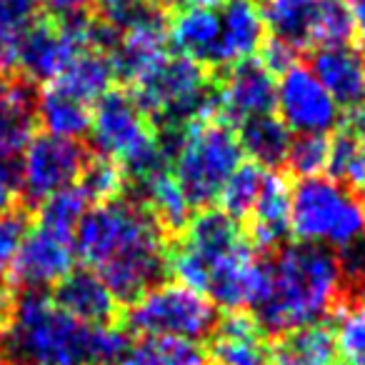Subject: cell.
Returning a JSON list of instances; mask_svg holds the SVG:
<instances>
[{"label":"cell","instance_id":"cell-1","mask_svg":"<svg viewBox=\"0 0 365 365\" xmlns=\"http://www.w3.org/2000/svg\"><path fill=\"white\" fill-rule=\"evenodd\" d=\"M365 298L343 255L323 245H283L268 258V285L250 310L263 335L333 318L345 303Z\"/></svg>","mask_w":365,"mask_h":365},{"label":"cell","instance_id":"cell-2","mask_svg":"<svg viewBox=\"0 0 365 365\" xmlns=\"http://www.w3.org/2000/svg\"><path fill=\"white\" fill-rule=\"evenodd\" d=\"M168 168L190 208H210L235 168L243 163L238 133L218 113H205L180 128L160 130Z\"/></svg>","mask_w":365,"mask_h":365},{"label":"cell","instance_id":"cell-3","mask_svg":"<svg viewBox=\"0 0 365 365\" xmlns=\"http://www.w3.org/2000/svg\"><path fill=\"white\" fill-rule=\"evenodd\" d=\"M3 365H93V325L63 313L46 290H23L0 338Z\"/></svg>","mask_w":365,"mask_h":365},{"label":"cell","instance_id":"cell-4","mask_svg":"<svg viewBox=\"0 0 365 365\" xmlns=\"http://www.w3.org/2000/svg\"><path fill=\"white\" fill-rule=\"evenodd\" d=\"M290 235L298 243L350 253L365 243V203L333 178H303L290 190Z\"/></svg>","mask_w":365,"mask_h":365},{"label":"cell","instance_id":"cell-5","mask_svg":"<svg viewBox=\"0 0 365 365\" xmlns=\"http://www.w3.org/2000/svg\"><path fill=\"white\" fill-rule=\"evenodd\" d=\"M91 140L96 153L113 158L128 173V182L168 168L160 130L145 115L128 88H110L93 108Z\"/></svg>","mask_w":365,"mask_h":365},{"label":"cell","instance_id":"cell-6","mask_svg":"<svg viewBox=\"0 0 365 365\" xmlns=\"http://www.w3.org/2000/svg\"><path fill=\"white\" fill-rule=\"evenodd\" d=\"M215 76L218 73L210 68L170 53L128 91L145 110V115L155 123L158 130H165L185 125L205 113H218Z\"/></svg>","mask_w":365,"mask_h":365},{"label":"cell","instance_id":"cell-7","mask_svg":"<svg viewBox=\"0 0 365 365\" xmlns=\"http://www.w3.org/2000/svg\"><path fill=\"white\" fill-rule=\"evenodd\" d=\"M168 243L170 240L150 210L128 193L108 203L93 205L73 233L76 258H81L91 270L103 268L133 250Z\"/></svg>","mask_w":365,"mask_h":365},{"label":"cell","instance_id":"cell-8","mask_svg":"<svg viewBox=\"0 0 365 365\" xmlns=\"http://www.w3.org/2000/svg\"><path fill=\"white\" fill-rule=\"evenodd\" d=\"M218 308L203 293L182 283H160L120 310V325L128 335L140 338L200 340L215 333Z\"/></svg>","mask_w":365,"mask_h":365},{"label":"cell","instance_id":"cell-9","mask_svg":"<svg viewBox=\"0 0 365 365\" xmlns=\"http://www.w3.org/2000/svg\"><path fill=\"white\" fill-rule=\"evenodd\" d=\"M91 155L93 148L73 138L51 133L33 135L21 160V205L33 213L48 195L76 185Z\"/></svg>","mask_w":365,"mask_h":365},{"label":"cell","instance_id":"cell-10","mask_svg":"<svg viewBox=\"0 0 365 365\" xmlns=\"http://www.w3.org/2000/svg\"><path fill=\"white\" fill-rule=\"evenodd\" d=\"M275 108L288 130L298 135H325L340 125V106L303 63H295L280 76Z\"/></svg>","mask_w":365,"mask_h":365},{"label":"cell","instance_id":"cell-11","mask_svg":"<svg viewBox=\"0 0 365 365\" xmlns=\"http://www.w3.org/2000/svg\"><path fill=\"white\" fill-rule=\"evenodd\" d=\"M76 265V245L73 235L33 225L23 238L21 250L11 268L13 288L21 290H46L56 288Z\"/></svg>","mask_w":365,"mask_h":365},{"label":"cell","instance_id":"cell-12","mask_svg":"<svg viewBox=\"0 0 365 365\" xmlns=\"http://www.w3.org/2000/svg\"><path fill=\"white\" fill-rule=\"evenodd\" d=\"M215 96H218V115L233 128L250 118L268 115L275 110V76L258 58H248L243 63L225 68L215 76Z\"/></svg>","mask_w":365,"mask_h":365},{"label":"cell","instance_id":"cell-13","mask_svg":"<svg viewBox=\"0 0 365 365\" xmlns=\"http://www.w3.org/2000/svg\"><path fill=\"white\" fill-rule=\"evenodd\" d=\"M38 88L16 76L13 88L0 101V180L18 190L23 150L36 135Z\"/></svg>","mask_w":365,"mask_h":365},{"label":"cell","instance_id":"cell-14","mask_svg":"<svg viewBox=\"0 0 365 365\" xmlns=\"http://www.w3.org/2000/svg\"><path fill=\"white\" fill-rule=\"evenodd\" d=\"M290 185L288 175L270 173L265 175L263 190L255 200L253 210L245 220V240L258 255L270 258L285 245L290 235Z\"/></svg>","mask_w":365,"mask_h":365},{"label":"cell","instance_id":"cell-15","mask_svg":"<svg viewBox=\"0 0 365 365\" xmlns=\"http://www.w3.org/2000/svg\"><path fill=\"white\" fill-rule=\"evenodd\" d=\"M53 303L83 325L120 323V303L91 268H73L53 290Z\"/></svg>","mask_w":365,"mask_h":365},{"label":"cell","instance_id":"cell-16","mask_svg":"<svg viewBox=\"0 0 365 365\" xmlns=\"http://www.w3.org/2000/svg\"><path fill=\"white\" fill-rule=\"evenodd\" d=\"M220 43L213 71L253 58L265 43V16L258 0H220Z\"/></svg>","mask_w":365,"mask_h":365},{"label":"cell","instance_id":"cell-17","mask_svg":"<svg viewBox=\"0 0 365 365\" xmlns=\"http://www.w3.org/2000/svg\"><path fill=\"white\" fill-rule=\"evenodd\" d=\"M220 28H223L220 3L182 8V11L173 13L168 21V43H173L178 56L190 58V61L213 71L220 43Z\"/></svg>","mask_w":365,"mask_h":365},{"label":"cell","instance_id":"cell-18","mask_svg":"<svg viewBox=\"0 0 365 365\" xmlns=\"http://www.w3.org/2000/svg\"><path fill=\"white\" fill-rule=\"evenodd\" d=\"M308 71L318 78V83L340 108H355L363 103V58L353 46L313 48L308 53Z\"/></svg>","mask_w":365,"mask_h":365},{"label":"cell","instance_id":"cell-19","mask_svg":"<svg viewBox=\"0 0 365 365\" xmlns=\"http://www.w3.org/2000/svg\"><path fill=\"white\" fill-rule=\"evenodd\" d=\"M128 195L140 200L150 210V215L158 220L168 240H175L185 230L188 220L193 218V208H190L178 180L173 178L170 168H160L140 180L128 182Z\"/></svg>","mask_w":365,"mask_h":365},{"label":"cell","instance_id":"cell-20","mask_svg":"<svg viewBox=\"0 0 365 365\" xmlns=\"http://www.w3.org/2000/svg\"><path fill=\"white\" fill-rule=\"evenodd\" d=\"M210 365H270L268 343L250 313H228L210 335Z\"/></svg>","mask_w":365,"mask_h":365},{"label":"cell","instance_id":"cell-21","mask_svg":"<svg viewBox=\"0 0 365 365\" xmlns=\"http://www.w3.org/2000/svg\"><path fill=\"white\" fill-rule=\"evenodd\" d=\"M335 355H338L335 328L323 320L290 328L273 335L268 343L270 365H333Z\"/></svg>","mask_w":365,"mask_h":365},{"label":"cell","instance_id":"cell-22","mask_svg":"<svg viewBox=\"0 0 365 365\" xmlns=\"http://www.w3.org/2000/svg\"><path fill=\"white\" fill-rule=\"evenodd\" d=\"M93 108L78 98L68 96L56 86H43L36 93V123L51 135L78 140L91 130Z\"/></svg>","mask_w":365,"mask_h":365},{"label":"cell","instance_id":"cell-23","mask_svg":"<svg viewBox=\"0 0 365 365\" xmlns=\"http://www.w3.org/2000/svg\"><path fill=\"white\" fill-rule=\"evenodd\" d=\"M115 68L108 53L101 51H83L81 56H76L71 61V66L51 83V86L66 91L68 96L78 98V101L98 103L115 83Z\"/></svg>","mask_w":365,"mask_h":365},{"label":"cell","instance_id":"cell-24","mask_svg":"<svg viewBox=\"0 0 365 365\" xmlns=\"http://www.w3.org/2000/svg\"><path fill=\"white\" fill-rule=\"evenodd\" d=\"M235 133H238L243 153H248L250 160L258 163L265 170H268V168L283 165L290 143H293L288 125H285L275 113L250 118V120L240 123V125L235 128Z\"/></svg>","mask_w":365,"mask_h":365},{"label":"cell","instance_id":"cell-25","mask_svg":"<svg viewBox=\"0 0 365 365\" xmlns=\"http://www.w3.org/2000/svg\"><path fill=\"white\" fill-rule=\"evenodd\" d=\"M118 365H210L208 348L182 338H138Z\"/></svg>","mask_w":365,"mask_h":365},{"label":"cell","instance_id":"cell-26","mask_svg":"<svg viewBox=\"0 0 365 365\" xmlns=\"http://www.w3.org/2000/svg\"><path fill=\"white\" fill-rule=\"evenodd\" d=\"M355 36L353 18L345 0H320L305 31V48L350 46Z\"/></svg>","mask_w":365,"mask_h":365},{"label":"cell","instance_id":"cell-27","mask_svg":"<svg viewBox=\"0 0 365 365\" xmlns=\"http://www.w3.org/2000/svg\"><path fill=\"white\" fill-rule=\"evenodd\" d=\"M76 185L88 195L91 205L93 203L101 205L128 193V173H125V168L113 160V158H106L93 150V155L88 158L86 168H83Z\"/></svg>","mask_w":365,"mask_h":365},{"label":"cell","instance_id":"cell-28","mask_svg":"<svg viewBox=\"0 0 365 365\" xmlns=\"http://www.w3.org/2000/svg\"><path fill=\"white\" fill-rule=\"evenodd\" d=\"M265 175H268V170L260 168L258 163H253V160L240 163L218 195L220 210L228 213L233 220L248 218L255 200H258L260 190H263Z\"/></svg>","mask_w":365,"mask_h":365},{"label":"cell","instance_id":"cell-29","mask_svg":"<svg viewBox=\"0 0 365 365\" xmlns=\"http://www.w3.org/2000/svg\"><path fill=\"white\" fill-rule=\"evenodd\" d=\"M91 200L83 193L78 185L63 188L58 193L48 195L33 213H36V223L43 228L58 230L63 235H73L78 228V223L83 220V215L91 210Z\"/></svg>","mask_w":365,"mask_h":365},{"label":"cell","instance_id":"cell-30","mask_svg":"<svg viewBox=\"0 0 365 365\" xmlns=\"http://www.w3.org/2000/svg\"><path fill=\"white\" fill-rule=\"evenodd\" d=\"M36 13V3L31 0H0V73L13 76L21 38Z\"/></svg>","mask_w":365,"mask_h":365},{"label":"cell","instance_id":"cell-31","mask_svg":"<svg viewBox=\"0 0 365 365\" xmlns=\"http://www.w3.org/2000/svg\"><path fill=\"white\" fill-rule=\"evenodd\" d=\"M335 182L345 185L348 190H353L355 195L365 193V145L355 143L350 135H345L343 130L335 133V138H330V155H328V168Z\"/></svg>","mask_w":365,"mask_h":365},{"label":"cell","instance_id":"cell-32","mask_svg":"<svg viewBox=\"0 0 365 365\" xmlns=\"http://www.w3.org/2000/svg\"><path fill=\"white\" fill-rule=\"evenodd\" d=\"M320 0H268L265 6V26L273 28L275 38L305 48V31Z\"/></svg>","mask_w":365,"mask_h":365},{"label":"cell","instance_id":"cell-33","mask_svg":"<svg viewBox=\"0 0 365 365\" xmlns=\"http://www.w3.org/2000/svg\"><path fill=\"white\" fill-rule=\"evenodd\" d=\"M333 318L338 353L348 365H365V298L345 303Z\"/></svg>","mask_w":365,"mask_h":365},{"label":"cell","instance_id":"cell-34","mask_svg":"<svg viewBox=\"0 0 365 365\" xmlns=\"http://www.w3.org/2000/svg\"><path fill=\"white\" fill-rule=\"evenodd\" d=\"M330 138L328 135H298L293 138L285 155V170L295 178H315L328 168Z\"/></svg>","mask_w":365,"mask_h":365},{"label":"cell","instance_id":"cell-35","mask_svg":"<svg viewBox=\"0 0 365 365\" xmlns=\"http://www.w3.org/2000/svg\"><path fill=\"white\" fill-rule=\"evenodd\" d=\"M31 230V210L16 205L0 215V278H6L13 268L23 238Z\"/></svg>","mask_w":365,"mask_h":365},{"label":"cell","instance_id":"cell-36","mask_svg":"<svg viewBox=\"0 0 365 365\" xmlns=\"http://www.w3.org/2000/svg\"><path fill=\"white\" fill-rule=\"evenodd\" d=\"M38 6L43 8L46 16L53 18H71L78 16V13H86L91 0H36Z\"/></svg>","mask_w":365,"mask_h":365},{"label":"cell","instance_id":"cell-37","mask_svg":"<svg viewBox=\"0 0 365 365\" xmlns=\"http://www.w3.org/2000/svg\"><path fill=\"white\" fill-rule=\"evenodd\" d=\"M340 130L353 138L355 143L365 145V103H360V106H355V108H348V113L340 118Z\"/></svg>","mask_w":365,"mask_h":365},{"label":"cell","instance_id":"cell-38","mask_svg":"<svg viewBox=\"0 0 365 365\" xmlns=\"http://www.w3.org/2000/svg\"><path fill=\"white\" fill-rule=\"evenodd\" d=\"M363 245L353 248L350 253H343V263H345V268H348L350 278L360 285V290H363V295H365V248Z\"/></svg>","mask_w":365,"mask_h":365},{"label":"cell","instance_id":"cell-39","mask_svg":"<svg viewBox=\"0 0 365 365\" xmlns=\"http://www.w3.org/2000/svg\"><path fill=\"white\" fill-rule=\"evenodd\" d=\"M13 308H16V293H13L11 285L0 283V338L6 333L8 323L13 318Z\"/></svg>","mask_w":365,"mask_h":365},{"label":"cell","instance_id":"cell-40","mask_svg":"<svg viewBox=\"0 0 365 365\" xmlns=\"http://www.w3.org/2000/svg\"><path fill=\"white\" fill-rule=\"evenodd\" d=\"M345 6H348L350 18H353L355 36L365 43V0H345Z\"/></svg>","mask_w":365,"mask_h":365},{"label":"cell","instance_id":"cell-41","mask_svg":"<svg viewBox=\"0 0 365 365\" xmlns=\"http://www.w3.org/2000/svg\"><path fill=\"white\" fill-rule=\"evenodd\" d=\"M138 3H148V0H96L98 6V16H115V13L125 11V8H133Z\"/></svg>","mask_w":365,"mask_h":365},{"label":"cell","instance_id":"cell-42","mask_svg":"<svg viewBox=\"0 0 365 365\" xmlns=\"http://www.w3.org/2000/svg\"><path fill=\"white\" fill-rule=\"evenodd\" d=\"M16 188H11V185H6V182L0 180V215L8 213L11 208H16Z\"/></svg>","mask_w":365,"mask_h":365},{"label":"cell","instance_id":"cell-43","mask_svg":"<svg viewBox=\"0 0 365 365\" xmlns=\"http://www.w3.org/2000/svg\"><path fill=\"white\" fill-rule=\"evenodd\" d=\"M160 3L168 11H170V8L182 11V8H190V6H210V3H220V0H160Z\"/></svg>","mask_w":365,"mask_h":365},{"label":"cell","instance_id":"cell-44","mask_svg":"<svg viewBox=\"0 0 365 365\" xmlns=\"http://www.w3.org/2000/svg\"><path fill=\"white\" fill-rule=\"evenodd\" d=\"M13 81H16V76H8V73H0V101L11 93L13 88Z\"/></svg>","mask_w":365,"mask_h":365},{"label":"cell","instance_id":"cell-45","mask_svg":"<svg viewBox=\"0 0 365 365\" xmlns=\"http://www.w3.org/2000/svg\"><path fill=\"white\" fill-rule=\"evenodd\" d=\"M363 78H365V58H363Z\"/></svg>","mask_w":365,"mask_h":365},{"label":"cell","instance_id":"cell-46","mask_svg":"<svg viewBox=\"0 0 365 365\" xmlns=\"http://www.w3.org/2000/svg\"><path fill=\"white\" fill-rule=\"evenodd\" d=\"M333 365H335V363H333ZM338 365H348V363H338Z\"/></svg>","mask_w":365,"mask_h":365},{"label":"cell","instance_id":"cell-47","mask_svg":"<svg viewBox=\"0 0 365 365\" xmlns=\"http://www.w3.org/2000/svg\"><path fill=\"white\" fill-rule=\"evenodd\" d=\"M31 3H36V0H31Z\"/></svg>","mask_w":365,"mask_h":365},{"label":"cell","instance_id":"cell-48","mask_svg":"<svg viewBox=\"0 0 365 365\" xmlns=\"http://www.w3.org/2000/svg\"><path fill=\"white\" fill-rule=\"evenodd\" d=\"M0 365H3V363H0Z\"/></svg>","mask_w":365,"mask_h":365}]
</instances>
